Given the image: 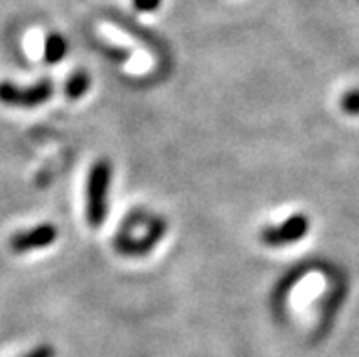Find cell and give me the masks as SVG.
Instances as JSON below:
<instances>
[{"instance_id": "1", "label": "cell", "mask_w": 359, "mask_h": 357, "mask_svg": "<svg viewBox=\"0 0 359 357\" xmlns=\"http://www.w3.org/2000/svg\"><path fill=\"white\" fill-rule=\"evenodd\" d=\"M168 224L163 217L155 215H133L118 231L115 239V248L123 255L139 257L146 255L163 241Z\"/></svg>"}, {"instance_id": "2", "label": "cell", "mask_w": 359, "mask_h": 357, "mask_svg": "<svg viewBox=\"0 0 359 357\" xmlns=\"http://www.w3.org/2000/svg\"><path fill=\"white\" fill-rule=\"evenodd\" d=\"M111 164L106 159L97 161L88 173L86 182V219L91 228H100L108 217Z\"/></svg>"}, {"instance_id": "3", "label": "cell", "mask_w": 359, "mask_h": 357, "mask_svg": "<svg viewBox=\"0 0 359 357\" xmlns=\"http://www.w3.org/2000/svg\"><path fill=\"white\" fill-rule=\"evenodd\" d=\"M53 95L51 81H41L33 86H17L13 82H0V102L11 108H36Z\"/></svg>"}, {"instance_id": "4", "label": "cell", "mask_w": 359, "mask_h": 357, "mask_svg": "<svg viewBox=\"0 0 359 357\" xmlns=\"http://www.w3.org/2000/svg\"><path fill=\"white\" fill-rule=\"evenodd\" d=\"M310 231V219L305 213H294L287 217L281 224H272V227L263 228L261 231V241L270 248H281L288 244H296L305 239Z\"/></svg>"}, {"instance_id": "5", "label": "cell", "mask_w": 359, "mask_h": 357, "mask_svg": "<svg viewBox=\"0 0 359 357\" xmlns=\"http://www.w3.org/2000/svg\"><path fill=\"white\" fill-rule=\"evenodd\" d=\"M59 230L51 222H42L39 227H33L29 230L18 231L9 239V248L15 253H27L32 250L48 248L57 241Z\"/></svg>"}, {"instance_id": "6", "label": "cell", "mask_w": 359, "mask_h": 357, "mask_svg": "<svg viewBox=\"0 0 359 357\" xmlns=\"http://www.w3.org/2000/svg\"><path fill=\"white\" fill-rule=\"evenodd\" d=\"M68 55V42L60 33H51L46 36L44 60L48 64H59Z\"/></svg>"}, {"instance_id": "7", "label": "cell", "mask_w": 359, "mask_h": 357, "mask_svg": "<svg viewBox=\"0 0 359 357\" xmlns=\"http://www.w3.org/2000/svg\"><path fill=\"white\" fill-rule=\"evenodd\" d=\"M91 86V77L86 72H75L72 73L64 84V93L72 100H79L88 93Z\"/></svg>"}, {"instance_id": "8", "label": "cell", "mask_w": 359, "mask_h": 357, "mask_svg": "<svg viewBox=\"0 0 359 357\" xmlns=\"http://www.w3.org/2000/svg\"><path fill=\"white\" fill-rule=\"evenodd\" d=\"M339 106H341L343 114L351 115V117H359V90L358 88H355V90L346 91L345 95L341 97V102H339Z\"/></svg>"}, {"instance_id": "9", "label": "cell", "mask_w": 359, "mask_h": 357, "mask_svg": "<svg viewBox=\"0 0 359 357\" xmlns=\"http://www.w3.org/2000/svg\"><path fill=\"white\" fill-rule=\"evenodd\" d=\"M163 0H133V8L141 13H154L161 8Z\"/></svg>"}]
</instances>
